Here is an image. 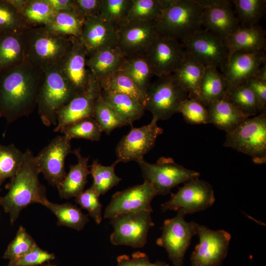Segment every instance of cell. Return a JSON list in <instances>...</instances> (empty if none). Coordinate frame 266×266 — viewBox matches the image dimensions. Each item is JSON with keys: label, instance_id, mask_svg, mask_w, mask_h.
<instances>
[{"label": "cell", "instance_id": "cell-1", "mask_svg": "<svg viewBox=\"0 0 266 266\" xmlns=\"http://www.w3.org/2000/svg\"><path fill=\"white\" fill-rule=\"evenodd\" d=\"M44 77L42 69L27 61L0 72V118L10 123L31 114Z\"/></svg>", "mask_w": 266, "mask_h": 266}, {"label": "cell", "instance_id": "cell-2", "mask_svg": "<svg viewBox=\"0 0 266 266\" xmlns=\"http://www.w3.org/2000/svg\"><path fill=\"white\" fill-rule=\"evenodd\" d=\"M39 173L35 156L28 149L20 168L7 186V194L0 196V206L9 214L11 224L27 206L33 203L42 205L47 200L46 188L39 180Z\"/></svg>", "mask_w": 266, "mask_h": 266}, {"label": "cell", "instance_id": "cell-3", "mask_svg": "<svg viewBox=\"0 0 266 266\" xmlns=\"http://www.w3.org/2000/svg\"><path fill=\"white\" fill-rule=\"evenodd\" d=\"M163 8L156 21L159 35L179 41L201 29L203 6L199 0H162Z\"/></svg>", "mask_w": 266, "mask_h": 266}, {"label": "cell", "instance_id": "cell-4", "mask_svg": "<svg viewBox=\"0 0 266 266\" xmlns=\"http://www.w3.org/2000/svg\"><path fill=\"white\" fill-rule=\"evenodd\" d=\"M25 36L26 61L43 70L60 66L74 38L52 33L44 27L30 29Z\"/></svg>", "mask_w": 266, "mask_h": 266}, {"label": "cell", "instance_id": "cell-5", "mask_svg": "<svg viewBox=\"0 0 266 266\" xmlns=\"http://www.w3.org/2000/svg\"><path fill=\"white\" fill-rule=\"evenodd\" d=\"M45 77L37 102L38 113L46 126L56 125L59 110L77 95L60 66L43 70Z\"/></svg>", "mask_w": 266, "mask_h": 266}, {"label": "cell", "instance_id": "cell-6", "mask_svg": "<svg viewBox=\"0 0 266 266\" xmlns=\"http://www.w3.org/2000/svg\"><path fill=\"white\" fill-rule=\"evenodd\" d=\"M224 146L246 154L253 162H266V111L248 117L232 131L226 133Z\"/></svg>", "mask_w": 266, "mask_h": 266}, {"label": "cell", "instance_id": "cell-7", "mask_svg": "<svg viewBox=\"0 0 266 266\" xmlns=\"http://www.w3.org/2000/svg\"><path fill=\"white\" fill-rule=\"evenodd\" d=\"M146 94L145 109L158 121L167 120L178 113L180 105L189 98L172 74L159 77L151 82Z\"/></svg>", "mask_w": 266, "mask_h": 266}, {"label": "cell", "instance_id": "cell-8", "mask_svg": "<svg viewBox=\"0 0 266 266\" xmlns=\"http://www.w3.org/2000/svg\"><path fill=\"white\" fill-rule=\"evenodd\" d=\"M144 181L150 184L157 195H166L178 185L200 176L198 171L180 165L170 157H162L151 164L144 159L137 162Z\"/></svg>", "mask_w": 266, "mask_h": 266}, {"label": "cell", "instance_id": "cell-9", "mask_svg": "<svg viewBox=\"0 0 266 266\" xmlns=\"http://www.w3.org/2000/svg\"><path fill=\"white\" fill-rule=\"evenodd\" d=\"M186 56L205 67L213 66L223 70L229 58L225 41L213 33L200 29L180 41Z\"/></svg>", "mask_w": 266, "mask_h": 266}, {"label": "cell", "instance_id": "cell-10", "mask_svg": "<svg viewBox=\"0 0 266 266\" xmlns=\"http://www.w3.org/2000/svg\"><path fill=\"white\" fill-rule=\"evenodd\" d=\"M151 212L143 211L121 214L110 219L113 232L110 239L112 244L126 245L134 248L143 247L148 233L154 226Z\"/></svg>", "mask_w": 266, "mask_h": 266}, {"label": "cell", "instance_id": "cell-11", "mask_svg": "<svg viewBox=\"0 0 266 266\" xmlns=\"http://www.w3.org/2000/svg\"><path fill=\"white\" fill-rule=\"evenodd\" d=\"M185 215L183 212L178 210L174 218L166 220L162 234L156 241L158 245L166 249L174 266H183L185 253L192 237L196 234V222H187Z\"/></svg>", "mask_w": 266, "mask_h": 266}, {"label": "cell", "instance_id": "cell-12", "mask_svg": "<svg viewBox=\"0 0 266 266\" xmlns=\"http://www.w3.org/2000/svg\"><path fill=\"white\" fill-rule=\"evenodd\" d=\"M195 228L200 242L191 254V266H220L228 252L231 234L197 223Z\"/></svg>", "mask_w": 266, "mask_h": 266}, {"label": "cell", "instance_id": "cell-13", "mask_svg": "<svg viewBox=\"0 0 266 266\" xmlns=\"http://www.w3.org/2000/svg\"><path fill=\"white\" fill-rule=\"evenodd\" d=\"M215 200L211 185L198 178L192 179L179 188L171 199L161 205L162 210H181L186 215L205 210Z\"/></svg>", "mask_w": 266, "mask_h": 266}, {"label": "cell", "instance_id": "cell-14", "mask_svg": "<svg viewBox=\"0 0 266 266\" xmlns=\"http://www.w3.org/2000/svg\"><path fill=\"white\" fill-rule=\"evenodd\" d=\"M154 75L157 77L172 74L184 62L186 54L179 40L158 35L144 55Z\"/></svg>", "mask_w": 266, "mask_h": 266}, {"label": "cell", "instance_id": "cell-15", "mask_svg": "<svg viewBox=\"0 0 266 266\" xmlns=\"http://www.w3.org/2000/svg\"><path fill=\"white\" fill-rule=\"evenodd\" d=\"M158 121L152 118L150 123L139 128L132 127L131 131L118 142L115 152L117 161L127 163L137 162L155 146L158 136L163 130L157 125Z\"/></svg>", "mask_w": 266, "mask_h": 266}, {"label": "cell", "instance_id": "cell-16", "mask_svg": "<svg viewBox=\"0 0 266 266\" xmlns=\"http://www.w3.org/2000/svg\"><path fill=\"white\" fill-rule=\"evenodd\" d=\"M70 141L64 135H58L35 156L40 173L54 186L58 187L66 175L65 160L72 152Z\"/></svg>", "mask_w": 266, "mask_h": 266}, {"label": "cell", "instance_id": "cell-17", "mask_svg": "<svg viewBox=\"0 0 266 266\" xmlns=\"http://www.w3.org/2000/svg\"><path fill=\"white\" fill-rule=\"evenodd\" d=\"M157 196L147 182L115 193L104 211L103 217L111 219L121 214L143 211L153 212L151 202Z\"/></svg>", "mask_w": 266, "mask_h": 266}, {"label": "cell", "instance_id": "cell-18", "mask_svg": "<svg viewBox=\"0 0 266 266\" xmlns=\"http://www.w3.org/2000/svg\"><path fill=\"white\" fill-rule=\"evenodd\" d=\"M158 35L156 21H130L117 31V47L126 57L144 55Z\"/></svg>", "mask_w": 266, "mask_h": 266}, {"label": "cell", "instance_id": "cell-19", "mask_svg": "<svg viewBox=\"0 0 266 266\" xmlns=\"http://www.w3.org/2000/svg\"><path fill=\"white\" fill-rule=\"evenodd\" d=\"M101 89L91 73L87 90L73 97L58 112L54 131L61 132L66 126L87 117H93L95 100Z\"/></svg>", "mask_w": 266, "mask_h": 266}, {"label": "cell", "instance_id": "cell-20", "mask_svg": "<svg viewBox=\"0 0 266 266\" xmlns=\"http://www.w3.org/2000/svg\"><path fill=\"white\" fill-rule=\"evenodd\" d=\"M199 1L203 7L201 26L224 40L240 26L232 9V1L212 0Z\"/></svg>", "mask_w": 266, "mask_h": 266}, {"label": "cell", "instance_id": "cell-21", "mask_svg": "<svg viewBox=\"0 0 266 266\" xmlns=\"http://www.w3.org/2000/svg\"><path fill=\"white\" fill-rule=\"evenodd\" d=\"M266 63L265 50L237 51L231 55L222 71L228 87L245 83Z\"/></svg>", "mask_w": 266, "mask_h": 266}, {"label": "cell", "instance_id": "cell-22", "mask_svg": "<svg viewBox=\"0 0 266 266\" xmlns=\"http://www.w3.org/2000/svg\"><path fill=\"white\" fill-rule=\"evenodd\" d=\"M87 53L78 38L73 39L72 47L60 66L65 78L77 95L87 89L91 73L87 65Z\"/></svg>", "mask_w": 266, "mask_h": 266}, {"label": "cell", "instance_id": "cell-23", "mask_svg": "<svg viewBox=\"0 0 266 266\" xmlns=\"http://www.w3.org/2000/svg\"><path fill=\"white\" fill-rule=\"evenodd\" d=\"M88 57L100 50L117 46V31L99 16L85 19L78 38Z\"/></svg>", "mask_w": 266, "mask_h": 266}, {"label": "cell", "instance_id": "cell-24", "mask_svg": "<svg viewBox=\"0 0 266 266\" xmlns=\"http://www.w3.org/2000/svg\"><path fill=\"white\" fill-rule=\"evenodd\" d=\"M224 41L228 50L229 57L237 51L265 50L266 33L259 25H240Z\"/></svg>", "mask_w": 266, "mask_h": 266}, {"label": "cell", "instance_id": "cell-25", "mask_svg": "<svg viewBox=\"0 0 266 266\" xmlns=\"http://www.w3.org/2000/svg\"><path fill=\"white\" fill-rule=\"evenodd\" d=\"M72 152L77 158V163L69 166V172L57 187L61 197L66 199L76 197L84 191L87 176L90 174L89 157H83L79 148Z\"/></svg>", "mask_w": 266, "mask_h": 266}, {"label": "cell", "instance_id": "cell-26", "mask_svg": "<svg viewBox=\"0 0 266 266\" xmlns=\"http://www.w3.org/2000/svg\"><path fill=\"white\" fill-rule=\"evenodd\" d=\"M126 58L117 46L107 48L88 57L87 65L92 75L100 81L117 71Z\"/></svg>", "mask_w": 266, "mask_h": 266}, {"label": "cell", "instance_id": "cell-27", "mask_svg": "<svg viewBox=\"0 0 266 266\" xmlns=\"http://www.w3.org/2000/svg\"><path fill=\"white\" fill-rule=\"evenodd\" d=\"M209 123L229 133L248 118L234 105L224 98L207 106Z\"/></svg>", "mask_w": 266, "mask_h": 266}, {"label": "cell", "instance_id": "cell-28", "mask_svg": "<svg viewBox=\"0 0 266 266\" xmlns=\"http://www.w3.org/2000/svg\"><path fill=\"white\" fill-rule=\"evenodd\" d=\"M8 1L18 10L30 29L45 27L57 12L46 0Z\"/></svg>", "mask_w": 266, "mask_h": 266}, {"label": "cell", "instance_id": "cell-29", "mask_svg": "<svg viewBox=\"0 0 266 266\" xmlns=\"http://www.w3.org/2000/svg\"><path fill=\"white\" fill-rule=\"evenodd\" d=\"M100 94L103 100L116 111L125 126L132 125L144 113L145 107L129 96L105 90H101Z\"/></svg>", "mask_w": 266, "mask_h": 266}, {"label": "cell", "instance_id": "cell-30", "mask_svg": "<svg viewBox=\"0 0 266 266\" xmlns=\"http://www.w3.org/2000/svg\"><path fill=\"white\" fill-rule=\"evenodd\" d=\"M25 32L0 35V72L26 61Z\"/></svg>", "mask_w": 266, "mask_h": 266}, {"label": "cell", "instance_id": "cell-31", "mask_svg": "<svg viewBox=\"0 0 266 266\" xmlns=\"http://www.w3.org/2000/svg\"><path fill=\"white\" fill-rule=\"evenodd\" d=\"M205 67L186 56L185 59L172 75L179 85L188 94V97L198 100L200 87Z\"/></svg>", "mask_w": 266, "mask_h": 266}, {"label": "cell", "instance_id": "cell-32", "mask_svg": "<svg viewBox=\"0 0 266 266\" xmlns=\"http://www.w3.org/2000/svg\"><path fill=\"white\" fill-rule=\"evenodd\" d=\"M228 84L222 73L213 66L205 67L200 87L198 100L206 107L223 99Z\"/></svg>", "mask_w": 266, "mask_h": 266}, {"label": "cell", "instance_id": "cell-33", "mask_svg": "<svg viewBox=\"0 0 266 266\" xmlns=\"http://www.w3.org/2000/svg\"><path fill=\"white\" fill-rule=\"evenodd\" d=\"M224 98L248 117L256 116L266 110L245 83L228 87Z\"/></svg>", "mask_w": 266, "mask_h": 266}, {"label": "cell", "instance_id": "cell-34", "mask_svg": "<svg viewBox=\"0 0 266 266\" xmlns=\"http://www.w3.org/2000/svg\"><path fill=\"white\" fill-rule=\"evenodd\" d=\"M85 19L74 11H58L44 27L58 34L79 38Z\"/></svg>", "mask_w": 266, "mask_h": 266}, {"label": "cell", "instance_id": "cell-35", "mask_svg": "<svg viewBox=\"0 0 266 266\" xmlns=\"http://www.w3.org/2000/svg\"><path fill=\"white\" fill-rule=\"evenodd\" d=\"M98 82L101 90L129 96L136 100L145 107L146 93L142 91L131 78L121 70H118L110 76Z\"/></svg>", "mask_w": 266, "mask_h": 266}, {"label": "cell", "instance_id": "cell-36", "mask_svg": "<svg viewBox=\"0 0 266 266\" xmlns=\"http://www.w3.org/2000/svg\"><path fill=\"white\" fill-rule=\"evenodd\" d=\"M42 205L56 216L58 226L81 231L89 221L87 215L83 213L79 208L71 203L58 204L46 200Z\"/></svg>", "mask_w": 266, "mask_h": 266}, {"label": "cell", "instance_id": "cell-37", "mask_svg": "<svg viewBox=\"0 0 266 266\" xmlns=\"http://www.w3.org/2000/svg\"><path fill=\"white\" fill-rule=\"evenodd\" d=\"M127 75L145 93L154 75L144 55L126 57L119 69Z\"/></svg>", "mask_w": 266, "mask_h": 266}, {"label": "cell", "instance_id": "cell-38", "mask_svg": "<svg viewBox=\"0 0 266 266\" xmlns=\"http://www.w3.org/2000/svg\"><path fill=\"white\" fill-rule=\"evenodd\" d=\"M132 0H102L99 17L117 31L128 22Z\"/></svg>", "mask_w": 266, "mask_h": 266}, {"label": "cell", "instance_id": "cell-39", "mask_svg": "<svg viewBox=\"0 0 266 266\" xmlns=\"http://www.w3.org/2000/svg\"><path fill=\"white\" fill-rule=\"evenodd\" d=\"M119 162L116 160L109 166H104L94 160L90 166V174L93 178L92 186L98 194L104 195L122 180L115 172V167Z\"/></svg>", "mask_w": 266, "mask_h": 266}, {"label": "cell", "instance_id": "cell-40", "mask_svg": "<svg viewBox=\"0 0 266 266\" xmlns=\"http://www.w3.org/2000/svg\"><path fill=\"white\" fill-rule=\"evenodd\" d=\"M30 29L8 0H0V35L22 33Z\"/></svg>", "mask_w": 266, "mask_h": 266}, {"label": "cell", "instance_id": "cell-41", "mask_svg": "<svg viewBox=\"0 0 266 266\" xmlns=\"http://www.w3.org/2000/svg\"><path fill=\"white\" fill-rule=\"evenodd\" d=\"M233 4L237 18L242 26H252L258 23L265 14V0H234Z\"/></svg>", "mask_w": 266, "mask_h": 266}, {"label": "cell", "instance_id": "cell-42", "mask_svg": "<svg viewBox=\"0 0 266 266\" xmlns=\"http://www.w3.org/2000/svg\"><path fill=\"white\" fill-rule=\"evenodd\" d=\"M24 153L14 144H0V190L3 183L11 179L16 174L22 164Z\"/></svg>", "mask_w": 266, "mask_h": 266}, {"label": "cell", "instance_id": "cell-43", "mask_svg": "<svg viewBox=\"0 0 266 266\" xmlns=\"http://www.w3.org/2000/svg\"><path fill=\"white\" fill-rule=\"evenodd\" d=\"M100 93L95 100L93 118L102 132L109 134L112 131L125 124L113 107L103 100Z\"/></svg>", "mask_w": 266, "mask_h": 266}, {"label": "cell", "instance_id": "cell-44", "mask_svg": "<svg viewBox=\"0 0 266 266\" xmlns=\"http://www.w3.org/2000/svg\"><path fill=\"white\" fill-rule=\"evenodd\" d=\"M60 132L71 140L82 138L97 141L102 131L94 118L87 117L66 126Z\"/></svg>", "mask_w": 266, "mask_h": 266}, {"label": "cell", "instance_id": "cell-45", "mask_svg": "<svg viewBox=\"0 0 266 266\" xmlns=\"http://www.w3.org/2000/svg\"><path fill=\"white\" fill-rule=\"evenodd\" d=\"M163 8L162 0H132L128 22L156 21L161 15Z\"/></svg>", "mask_w": 266, "mask_h": 266}, {"label": "cell", "instance_id": "cell-46", "mask_svg": "<svg viewBox=\"0 0 266 266\" xmlns=\"http://www.w3.org/2000/svg\"><path fill=\"white\" fill-rule=\"evenodd\" d=\"M37 244L26 230L20 226L13 240L9 244L3 258L16 260L31 251Z\"/></svg>", "mask_w": 266, "mask_h": 266}, {"label": "cell", "instance_id": "cell-47", "mask_svg": "<svg viewBox=\"0 0 266 266\" xmlns=\"http://www.w3.org/2000/svg\"><path fill=\"white\" fill-rule=\"evenodd\" d=\"M179 113L190 124L200 125L209 123L207 108L199 100L188 98L180 105Z\"/></svg>", "mask_w": 266, "mask_h": 266}, {"label": "cell", "instance_id": "cell-48", "mask_svg": "<svg viewBox=\"0 0 266 266\" xmlns=\"http://www.w3.org/2000/svg\"><path fill=\"white\" fill-rule=\"evenodd\" d=\"M100 195L94 187L91 186L75 197V201L82 208L86 210L97 224L102 220V205L99 200Z\"/></svg>", "mask_w": 266, "mask_h": 266}, {"label": "cell", "instance_id": "cell-49", "mask_svg": "<svg viewBox=\"0 0 266 266\" xmlns=\"http://www.w3.org/2000/svg\"><path fill=\"white\" fill-rule=\"evenodd\" d=\"M55 258L54 254L42 249L36 245L24 256L16 260L9 262L5 266H37Z\"/></svg>", "mask_w": 266, "mask_h": 266}, {"label": "cell", "instance_id": "cell-50", "mask_svg": "<svg viewBox=\"0 0 266 266\" xmlns=\"http://www.w3.org/2000/svg\"><path fill=\"white\" fill-rule=\"evenodd\" d=\"M116 266H169V265L161 261L151 263L145 253L137 251L132 253L131 257L126 254L117 257Z\"/></svg>", "mask_w": 266, "mask_h": 266}, {"label": "cell", "instance_id": "cell-51", "mask_svg": "<svg viewBox=\"0 0 266 266\" xmlns=\"http://www.w3.org/2000/svg\"><path fill=\"white\" fill-rule=\"evenodd\" d=\"M76 11L85 19L99 16L102 0H74Z\"/></svg>", "mask_w": 266, "mask_h": 266}, {"label": "cell", "instance_id": "cell-52", "mask_svg": "<svg viewBox=\"0 0 266 266\" xmlns=\"http://www.w3.org/2000/svg\"><path fill=\"white\" fill-rule=\"evenodd\" d=\"M245 83L254 93L262 107L266 109V81L254 75L249 78Z\"/></svg>", "mask_w": 266, "mask_h": 266}, {"label": "cell", "instance_id": "cell-53", "mask_svg": "<svg viewBox=\"0 0 266 266\" xmlns=\"http://www.w3.org/2000/svg\"><path fill=\"white\" fill-rule=\"evenodd\" d=\"M46 0L57 12L63 11H74L77 12L76 9L74 0Z\"/></svg>", "mask_w": 266, "mask_h": 266}, {"label": "cell", "instance_id": "cell-54", "mask_svg": "<svg viewBox=\"0 0 266 266\" xmlns=\"http://www.w3.org/2000/svg\"><path fill=\"white\" fill-rule=\"evenodd\" d=\"M43 266H55L51 265V264H47V265H44Z\"/></svg>", "mask_w": 266, "mask_h": 266}]
</instances>
